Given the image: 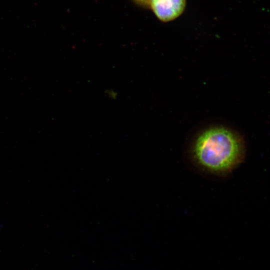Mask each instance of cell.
Here are the masks:
<instances>
[{"instance_id":"1","label":"cell","mask_w":270,"mask_h":270,"mask_svg":"<svg viewBox=\"0 0 270 270\" xmlns=\"http://www.w3.org/2000/svg\"><path fill=\"white\" fill-rule=\"evenodd\" d=\"M195 164L203 170L226 174L244 160V149L240 138L224 128L208 129L196 139L192 150Z\"/></svg>"},{"instance_id":"2","label":"cell","mask_w":270,"mask_h":270,"mask_svg":"<svg viewBox=\"0 0 270 270\" xmlns=\"http://www.w3.org/2000/svg\"><path fill=\"white\" fill-rule=\"evenodd\" d=\"M186 0H150V8L158 18L163 22L173 20L186 8Z\"/></svg>"},{"instance_id":"3","label":"cell","mask_w":270,"mask_h":270,"mask_svg":"<svg viewBox=\"0 0 270 270\" xmlns=\"http://www.w3.org/2000/svg\"><path fill=\"white\" fill-rule=\"evenodd\" d=\"M138 4L144 7L149 8L150 0H133Z\"/></svg>"},{"instance_id":"4","label":"cell","mask_w":270,"mask_h":270,"mask_svg":"<svg viewBox=\"0 0 270 270\" xmlns=\"http://www.w3.org/2000/svg\"><path fill=\"white\" fill-rule=\"evenodd\" d=\"M106 93L110 98L112 99H116L117 97L118 94L114 90H106Z\"/></svg>"}]
</instances>
